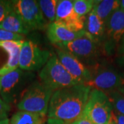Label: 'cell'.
<instances>
[{
  "label": "cell",
  "mask_w": 124,
  "mask_h": 124,
  "mask_svg": "<svg viewBox=\"0 0 124 124\" xmlns=\"http://www.w3.org/2000/svg\"><path fill=\"white\" fill-rule=\"evenodd\" d=\"M57 0H40L37 1L40 9L48 23L54 22L56 19Z\"/></svg>",
  "instance_id": "ac0fdd59"
},
{
  "label": "cell",
  "mask_w": 124,
  "mask_h": 124,
  "mask_svg": "<svg viewBox=\"0 0 124 124\" xmlns=\"http://www.w3.org/2000/svg\"><path fill=\"white\" fill-rule=\"evenodd\" d=\"M0 90H1V82H0Z\"/></svg>",
  "instance_id": "d6a6232c"
},
{
  "label": "cell",
  "mask_w": 124,
  "mask_h": 124,
  "mask_svg": "<svg viewBox=\"0 0 124 124\" xmlns=\"http://www.w3.org/2000/svg\"><path fill=\"white\" fill-rule=\"evenodd\" d=\"M124 35V11L119 8L111 15L106 23V39L110 44H119Z\"/></svg>",
  "instance_id": "4fadbf2b"
},
{
  "label": "cell",
  "mask_w": 124,
  "mask_h": 124,
  "mask_svg": "<svg viewBox=\"0 0 124 124\" xmlns=\"http://www.w3.org/2000/svg\"><path fill=\"white\" fill-rule=\"evenodd\" d=\"M0 29L19 35H27L31 30L26 26L18 14L13 10L0 23Z\"/></svg>",
  "instance_id": "9a60e30c"
},
{
  "label": "cell",
  "mask_w": 124,
  "mask_h": 124,
  "mask_svg": "<svg viewBox=\"0 0 124 124\" xmlns=\"http://www.w3.org/2000/svg\"><path fill=\"white\" fill-rule=\"evenodd\" d=\"M119 92H120V93H121L123 95H124V86H122V87H121V88H119L117 90Z\"/></svg>",
  "instance_id": "f546056e"
},
{
  "label": "cell",
  "mask_w": 124,
  "mask_h": 124,
  "mask_svg": "<svg viewBox=\"0 0 124 124\" xmlns=\"http://www.w3.org/2000/svg\"><path fill=\"white\" fill-rule=\"evenodd\" d=\"M43 116L26 111L16 112L9 120L10 124H43Z\"/></svg>",
  "instance_id": "e0dca14e"
},
{
  "label": "cell",
  "mask_w": 124,
  "mask_h": 124,
  "mask_svg": "<svg viewBox=\"0 0 124 124\" xmlns=\"http://www.w3.org/2000/svg\"><path fill=\"white\" fill-rule=\"evenodd\" d=\"M119 8L124 11V0L119 1Z\"/></svg>",
  "instance_id": "83f0119b"
},
{
  "label": "cell",
  "mask_w": 124,
  "mask_h": 124,
  "mask_svg": "<svg viewBox=\"0 0 124 124\" xmlns=\"http://www.w3.org/2000/svg\"><path fill=\"white\" fill-rule=\"evenodd\" d=\"M86 85L105 93L117 90L124 85V74L112 66H97L91 72Z\"/></svg>",
  "instance_id": "8992f818"
},
{
  "label": "cell",
  "mask_w": 124,
  "mask_h": 124,
  "mask_svg": "<svg viewBox=\"0 0 124 124\" xmlns=\"http://www.w3.org/2000/svg\"><path fill=\"white\" fill-rule=\"evenodd\" d=\"M24 36L13 33L9 31L0 29V42L12 41H23Z\"/></svg>",
  "instance_id": "7402d4cb"
},
{
  "label": "cell",
  "mask_w": 124,
  "mask_h": 124,
  "mask_svg": "<svg viewBox=\"0 0 124 124\" xmlns=\"http://www.w3.org/2000/svg\"><path fill=\"white\" fill-rule=\"evenodd\" d=\"M0 124H9V119H7L0 121Z\"/></svg>",
  "instance_id": "4dcf8cb0"
},
{
  "label": "cell",
  "mask_w": 124,
  "mask_h": 124,
  "mask_svg": "<svg viewBox=\"0 0 124 124\" xmlns=\"http://www.w3.org/2000/svg\"><path fill=\"white\" fill-rule=\"evenodd\" d=\"M13 10L21 17L26 26L31 31L44 30L49 25L40 9L37 1H13Z\"/></svg>",
  "instance_id": "ba28073f"
},
{
  "label": "cell",
  "mask_w": 124,
  "mask_h": 124,
  "mask_svg": "<svg viewBox=\"0 0 124 124\" xmlns=\"http://www.w3.org/2000/svg\"><path fill=\"white\" fill-rule=\"evenodd\" d=\"M91 88L83 84L54 91L49 103L48 116L62 120L66 124L82 115Z\"/></svg>",
  "instance_id": "6da1fadb"
},
{
  "label": "cell",
  "mask_w": 124,
  "mask_h": 124,
  "mask_svg": "<svg viewBox=\"0 0 124 124\" xmlns=\"http://www.w3.org/2000/svg\"><path fill=\"white\" fill-rule=\"evenodd\" d=\"M112 118L116 124H124V115L119 113H117L113 110L112 112Z\"/></svg>",
  "instance_id": "d4e9b609"
},
{
  "label": "cell",
  "mask_w": 124,
  "mask_h": 124,
  "mask_svg": "<svg viewBox=\"0 0 124 124\" xmlns=\"http://www.w3.org/2000/svg\"><path fill=\"white\" fill-rule=\"evenodd\" d=\"M119 8V1L102 0L94 1L93 10L103 22L106 23L108 18L115 10Z\"/></svg>",
  "instance_id": "2e32d148"
},
{
  "label": "cell",
  "mask_w": 124,
  "mask_h": 124,
  "mask_svg": "<svg viewBox=\"0 0 124 124\" xmlns=\"http://www.w3.org/2000/svg\"><path fill=\"white\" fill-rule=\"evenodd\" d=\"M110 124H116L115 122V121L113 119V118H112V119H111L110 121Z\"/></svg>",
  "instance_id": "1f68e13d"
},
{
  "label": "cell",
  "mask_w": 124,
  "mask_h": 124,
  "mask_svg": "<svg viewBox=\"0 0 124 124\" xmlns=\"http://www.w3.org/2000/svg\"><path fill=\"white\" fill-rule=\"evenodd\" d=\"M115 112L124 115V95L118 90L106 93Z\"/></svg>",
  "instance_id": "d6986e66"
},
{
  "label": "cell",
  "mask_w": 124,
  "mask_h": 124,
  "mask_svg": "<svg viewBox=\"0 0 124 124\" xmlns=\"http://www.w3.org/2000/svg\"><path fill=\"white\" fill-rule=\"evenodd\" d=\"M84 30L97 44L106 39V23L93 9L85 17Z\"/></svg>",
  "instance_id": "5bb4252c"
},
{
  "label": "cell",
  "mask_w": 124,
  "mask_h": 124,
  "mask_svg": "<svg viewBox=\"0 0 124 124\" xmlns=\"http://www.w3.org/2000/svg\"><path fill=\"white\" fill-rule=\"evenodd\" d=\"M35 77L32 72L22 70L19 68L0 77L1 98L9 105L15 103L34 81Z\"/></svg>",
  "instance_id": "3957f363"
},
{
  "label": "cell",
  "mask_w": 124,
  "mask_h": 124,
  "mask_svg": "<svg viewBox=\"0 0 124 124\" xmlns=\"http://www.w3.org/2000/svg\"><path fill=\"white\" fill-rule=\"evenodd\" d=\"M85 30L81 31H76L70 28L63 23L58 22L49 23L46 28V35L49 41L56 45L58 47H61L63 45L66 44L85 33Z\"/></svg>",
  "instance_id": "7c38bea8"
},
{
  "label": "cell",
  "mask_w": 124,
  "mask_h": 124,
  "mask_svg": "<svg viewBox=\"0 0 124 124\" xmlns=\"http://www.w3.org/2000/svg\"><path fill=\"white\" fill-rule=\"evenodd\" d=\"M118 53L121 54V56L124 55V35L122 39L120 41L119 46H118Z\"/></svg>",
  "instance_id": "4316f807"
},
{
  "label": "cell",
  "mask_w": 124,
  "mask_h": 124,
  "mask_svg": "<svg viewBox=\"0 0 124 124\" xmlns=\"http://www.w3.org/2000/svg\"><path fill=\"white\" fill-rule=\"evenodd\" d=\"M94 0H75L73 1L74 10L76 14L80 17H84L93 10L94 7Z\"/></svg>",
  "instance_id": "ffe728a7"
},
{
  "label": "cell",
  "mask_w": 124,
  "mask_h": 124,
  "mask_svg": "<svg viewBox=\"0 0 124 124\" xmlns=\"http://www.w3.org/2000/svg\"><path fill=\"white\" fill-rule=\"evenodd\" d=\"M119 64L121 66L124 67V55H122V56H121V57L120 58Z\"/></svg>",
  "instance_id": "f1b7e54d"
},
{
  "label": "cell",
  "mask_w": 124,
  "mask_h": 124,
  "mask_svg": "<svg viewBox=\"0 0 124 124\" xmlns=\"http://www.w3.org/2000/svg\"><path fill=\"white\" fill-rule=\"evenodd\" d=\"M53 92L40 81H34L23 93L18 101L19 110L26 111L44 117Z\"/></svg>",
  "instance_id": "7a4b0ae2"
},
{
  "label": "cell",
  "mask_w": 124,
  "mask_h": 124,
  "mask_svg": "<svg viewBox=\"0 0 124 124\" xmlns=\"http://www.w3.org/2000/svg\"><path fill=\"white\" fill-rule=\"evenodd\" d=\"M10 105L6 103L0 97V121L8 119V114L10 110Z\"/></svg>",
  "instance_id": "603a6c76"
},
{
  "label": "cell",
  "mask_w": 124,
  "mask_h": 124,
  "mask_svg": "<svg viewBox=\"0 0 124 124\" xmlns=\"http://www.w3.org/2000/svg\"><path fill=\"white\" fill-rule=\"evenodd\" d=\"M45 124H68L62 120L56 119L53 118H48Z\"/></svg>",
  "instance_id": "484cf974"
},
{
  "label": "cell",
  "mask_w": 124,
  "mask_h": 124,
  "mask_svg": "<svg viewBox=\"0 0 124 124\" xmlns=\"http://www.w3.org/2000/svg\"><path fill=\"white\" fill-rule=\"evenodd\" d=\"M113 108L106 93L91 89L83 114L94 124H110Z\"/></svg>",
  "instance_id": "5b68a950"
},
{
  "label": "cell",
  "mask_w": 124,
  "mask_h": 124,
  "mask_svg": "<svg viewBox=\"0 0 124 124\" xmlns=\"http://www.w3.org/2000/svg\"><path fill=\"white\" fill-rule=\"evenodd\" d=\"M59 48L70 52L80 62L87 64L94 62L98 54V44L86 32L79 38L63 45Z\"/></svg>",
  "instance_id": "9c48e42d"
},
{
  "label": "cell",
  "mask_w": 124,
  "mask_h": 124,
  "mask_svg": "<svg viewBox=\"0 0 124 124\" xmlns=\"http://www.w3.org/2000/svg\"><path fill=\"white\" fill-rule=\"evenodd\" d=\"M51 57L50 52L42 50L32 41H24L19 58V69L36 72L42 69Z\"/></svg>",
  "instance_id": "52a82bcc"
},
{
  "label": "cell",
  "mask_w": 124,
  "mask_h": 124,
  "mask_svg": "<svg viewBox=\"0 0 124 124\" xmlns=\"http://www.w3.org/2000/svg\"><path fill=\"white\" fill-rule=\"evenodd\" d=\"M94 124L90 121V120L86 116H85L83 113H82V115L80 116L79 118H77V119L75 120L74 121H72V122H71L70 124Z\"/></svg>",
  "instance_id": "cb8c5ba5"
},
{
  "label": "cell",
  "mask_w": 124,
  "mask_h": 124,
  "mask_svg": "<svg viewBox=\"0 0 124 124\" xmlns=\"http://www.w3.org/2000/svg\"><path fill=\"white\" fill-rule=\"evenodd\" d=\"M40 81L53 92L79 84L62 66L57 55L53 54L39 74Z\"/></svg>",
  "instance_id": "277c9868"
},
{
  "label": "cell",
  "mask_w": 124,
  "mask_h": 124,
  "mask_svg": "<svg viewBox=\"0 0 124 124\" xmlns=\"http://www.w3.org/2000/svg\"><path fill=\"white\" fill-rule=\"evenodd\" d=\"M13 10V1L0 0V23Z\"/></svg>",
  "instance_id": "44dd1931"
},
{
  "label": "cell",
  "mask_w": 124,
  "mask_h": 124,
  "mask_svg": "<svg viewBox=\"0 0 124 124\" xmlns=\"http://www.w3.org/2000/svg\"><path fill=\"white\" fill-rule=\"evenodd\" d=\"M57 57L62 66L79 84H86L91 79V71L70 52L59 48L57 50Z\"/></svg>",
  "instance_id": "30bf717a"
},
{
  "label": "cell",
  "mask_w": 124,
  "mask_h": 124,
  "mask_svg": "<svg viewBox=\"0 0 124 124\" xmlns=\"http://www.w3.org/2000/svg\"><path fill=\"white\" fill-rule=\"evenodd\" d=\"M85 17H79L74 10L73 1L60 0L57 1L55 22L62 23L76 31L84 30Z\"/></svg>",
  "instance_id": "8fae6325"
},
{
  "label": "cell",
  "mask_w": 124,
  "mask_h": 124,
  "mask_svg": "<svg viewBox=\"0 0 124 124\" xmlns=\"http://www.w3.org/2000/svg\"></svg>",
  "instance_id": "836d02e7"
}]
</instances>
